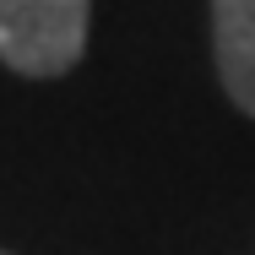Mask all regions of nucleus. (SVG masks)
I'll use <instances>...</instances> for the list:
<instances>
[{"mask_svg": "<svg viewBox=\"0 0 255 255\" xmlns=\"http://www.w3.org/2000/svg\"><path fill=\"white\" fill-rule=\"evenodd\" d=\"M93 0H0V60L22 76H65L87 49Z\"/></svg>", "mask_w": 255, "mask_h": 255, "instance_id": "obj_1", "label": "nucleus"}, {"mask_svg": "<svg viewBox=\"0 0 255 255\" xmlns=\"http://www.w3.org/2000/svg\"><path fill=\"white\" fill-rule=\"evenodd\" d=\"M212 54L234 109L255 120V0H212Z\"/></svg>", "mask_w": 255, "mask_h": 255, "instance_id": "obj_2", "label": "nucleus"}, {"mask_svg": "<svg viewBox=\"0 0 255 255\" xmlns=\"http://www.w3.org/2000/svg\"><path fill=\"white\" fill-rule=\"evenodd\" d=\"M0 255H5V250H0Z\"/></svg>", "mask_w": 255, "mask_h": 255, "instance_id": "obj_3", "label": "nucleus"}]
</instances>
